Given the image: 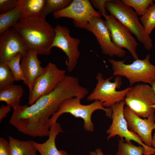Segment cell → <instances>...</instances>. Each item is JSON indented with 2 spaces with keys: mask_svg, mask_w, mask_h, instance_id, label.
Wrapping results in <instances>:
<instances>
[{
  "mask_svg": "<svg viewBox=\"0 0 155 155\" xmlns=\"http://www.w3.org/2000/svg\"><path fill=\"white\" fill-rule=\"evenodd\" d=\"M88 93L87 89L80 84L78 78L66 75L53 91L32 105H20L13 110L11 121L18 130L24 134L33 137L48 136L49 119L61 103L71 97L82 99Z\"/></svg>",
  "mask_w": 155,
  "mask_h": 155,
  "instance_id": "1",
  "label": "cell"
},
{
  "mask_svg": "<svg viewBox=\"0 0 155 155\" xmlns=\"http://www.w3.org/2000/svg\"><path fill=\"white\" fill-rule=\"evenodd\" d=\"M12 27L20 35L28 49L38 55L51 54L55 30L45 19L38 17L23 19Z\"/></svg>",
  "mask_w": 155,
  "mask_h": 155,
  "instance_id": "2",
  "label": "cell"
},
{
  "mask_svg": "<svg viewBox=\"0 0 155 155\" xmlns=\"http://www.w3.org/2000/svg\"><path fill=\"white\" fill-rule=\"evenodd\" d=\"M106 9L131 34L136 36L146 50H149L152 48V39L140 23L136 12L131 7L125 4L121 0H108Z\"/></svg>",
  "mask_w": 155,
  "mask_h": 155,
  "instance_id": "3",
  "label": "cell"
},
{
  "mask_svg": "<svg viewBox=\"0 0 155 155\" xmlns=\"http://www.w3.org/2000/svg\"><path fill=\"white\" fill-rule=\"evenodd\" d=\"M82 100L78 97H71L64 100L61 104L58 111L50 118V127L55 124L59 117L65 113H69L76 118H80L84 121V129L88 132H93L94 125L92 121V116L96 111L101 110L105 113L108 117L111 119L112 111L111 107L106 108L99 101L95 100L88 105H83Z\"/></svg>",
  "mask_w": 155,
  "mask_h": 155,
  "instance_id": "4",
  "label": "cell"
},
{
  "mask_svg": "<svg viewBox=\"0 0 155 155\" xmlns=\"http://www.w3.org/2000/svg\"><path fill=\"white\" fill-rule=\"evenodd\" d=\"M150 55H147L145 59L135 60L129 64L125 61H116L109 59L113 74L115 75L123 76L129 81L131 86L137 82H142L151 84L155 75V65L150 61Z\"/></svg>",
  "mask_w": 155,
  "mask_h": 155,
  "instance_id": "5",
  "label": "cell"
},
{
  "mask_svg": "<svg viewBox=\"0 0 155 155\" xmlns=\"http://www.w3.org/2000/svg\"><path fill=\"white\" fill-rule=\"evenodd\" d=\"M97 83L92 91L88 95V101L98 100L106 108L111 107L113 105L124 100L126 95L131 87L121 91H117L122 84V78L117 76L113 82L110 80L111 77L104 79L102 73H98L96 77Z\"/></svg>",
  "mask_w": 155,
  "mask_h": 155,
  "instance_id": "6",
  "label": "cell"
},
{
  "mask_svg": "<svg viewBox=\"0 0 155 155\" xmlns=\"http://www.w3.org/2000/svg\"><path fill=\"white\" fill-rule=\"evenodd\" d=\"M124 100L127 106L140 117L147 118L154 114V92L148 85L141 84L131 87Z\"/></svg>",
  "mask_w": 155,
  "mask_h": 155,
  "instance_id": "7",
  "label": "cell"
},
{
  "mask_svg": "<svg viewBox=\"0 0 155 155\" xmlns=\"http://www.w3.org/2000/svg\"><path fill=\"white\" fill-rule=\"evenodd\" d=\"M125 104L124 100L111 106L112 111V123L106 131V133L108 134L107 140H108L118 135L121 139L124 138L126 142H130L131 141H133L142 146L144 148V155H155V149L154 148L145 145L137 134L129 129L123 115Z\"/></svg>",
  "mask_w": 155,
  "mask_h": 155,
  "instance_id": "8",
  "label": "cell"
},
{
  "mask_svg": "<svg viewBox=\"0 0 155 155\" xmlns=\"http://www.w3.org/2000/svg\"><path fill=\"white\" fill-rule=\"evenodd\" d=\"M45 68L44 72L35 80L29 92L28 103L30 106L53 91L66 76L65 70L59 69L52 63H49Z\"/></svg>",
  "mask_w": 155,
  "mask_h": 155,
  "instance_id": "9",
  "label": "cell"
},
{
  "mask_svg": "<svg viewBox=\"0 0 155 155\" xmlns=\"http://www.w3.org/2000/svg\"><path fill=\"white\" fill-rule=\"evenodd\" d=\"M55 28V36L51 48L57 47L65 53L67 57L65 62L67 70L71 73L77 66L80 56L78 47L80 40L71 37L70 30L66 26L58 24Z\"/></svg>",
  "mask_w": 155,
  "mask_h": 155,
  "instance_id": "10",
  "label": "cell"
},
{
  "mask_svg": "<svg viewBox=\"0 0 155 155\" xmlns=\"http://www.w3.org/2000/svg\"><path fill=\"white\" fill-rule=\"evenodd\" d=\"M53 15L55 19L62 17L72 19L75 27L84 29L92 18L101 17V15L95 10L88 0H72L66 7Z\"/></svg>",
  "mask_w": 155,
  "mask_h": 155,
  "instance_id": "11",
  "label": "cell"
},
{
  "mask_svg": "<svg viewBox=\"0 0 155 155\" xmlns=\"http://www.w3.org/2000/svg\"><path fill=\"white\" fill-rule=\"evenodd\" d=\"M85 29L95 37L102 52L104 54L112 57H123L126 51L116 46L113 43L110 31L105 21L101 17L92 18L87 24Z\"/></svg>",
  "mask_w": 155,
  "mask_h": 155,
  "instance_id": "12",
  "label": "cell"
},
{
  "mask_svg": "<svg viewBox=\"0 0 155 155\" xmlns=\"http://www.w3.org/2000/svg\"><path fill=\"white\" fill-rule=\"evenodd\" d=\"M105 22L111 34L114 44L121 49L127 50L135 59H138L136 52L138 44L128 30L111 15L104 14Z\"/></svg>",
  "mask_w": 155,
  "mask_h": 155,
  "instance_id": "13",
  "label": "cell"
},
{
  "mask_svg": "<svg viewBox=\"0 0 155 155\" xmlns=\"http://www.w3.org/2000/svg\"><path fill=\"white\" fill-rule=\"evenodd\" d=\"M0 34V63H6L19 53L23 57L28 50L20 35L13 28Z\"/></svg>",
  "mask_w": 155,
  "mask_h": 155,
  "instance_id": "14",
  "label": "cell"
},
{
  "mask_svg": "<svg viewBox=\"0 0 155 155\" xmlns=\"http://www.w3.org/2000/svg\"><path fill=\"white\" fill-rule=\"evenodd\" d=\"M123 115L129 129L137 134L145 145L152 147V133L155 129L154 114L142 119L126 106L124 109Z\"/></svg>",
  "mask_w": 155,
  "mask_h": 155,
  "instance_id": "15",
  "label": "cell"
},
{
  "mask_svg": "<svg viewBox=\"0 0 155 155\" xmlns=\"http://www.w3.org/2000/svg\"><path fill=\"white\" fill-rule=\"evenodd\" d=\"M38 55L35 51L29 49L21 60L20 66L25 78L23 82L28 86L29 92L35 80L45 71V68L41 65Z\"/></svg>",
  "mask_w": 155,
  "mask_h": 155,
  "instance_id": "16",
  "label": "cell"
},
{
  "mask_svg": "<svg viewBox=\"0 0 155 155\" xmlns=\"http://www.w3.org/2000/svg\"><path fill=\"white\" fill-rule=\"evenodd\" d=\"M60 124L57 122L50 127L48 139L42 143L34 142L38 151L41 155H68L64 150H59L55 144L57 136L60 133L63 132Z\"/></svg>",
  "mask_w": 155,
  "mask_h": 155,
  "instance_id": "17",
  "label": "cell"
},
{
  "mask_svg": "<svg viewBox=\"0 0 155 155\" xmlns=\"http://www.w3.org/2000/svg\"><path fill=\"white\" fill-rule=\"evenodd\" d=\"M23 93L21 86L13 84L0 90V101L6 102L15 110L20 105Z\"/></svg>",
  "mask_w": 155,
  "mask_h": 155,
  "instance_id": "18",
  "label": "cell"
},
{
  "mask_svg": "<svg viewBox=\"0 0 155 155\" xmlns=\"http://www.w3.org/2000/svg\"><path fill=\"white\" fill-rule=\"evenodd\" d=\"M10 155H37V149L32 140H21L9 137Z\"/></svg>",
  "mask_w": 155,
  "mask_h": 155,
  "instance_id": "19",
  "label": "cell"
},
{
  "mask_svg": "<svg viewBox=\"0 0 155 155\" xmlns=\"http://www.w3.org/2000/svg\"><path fill=\"white\" fill-rule=\"evenodd\" d=\"M23 19L22 7L19 0L18 5L12 10L0 15V34L16 24Z\"/></svg>",
  "mask_w": 155,
  "mask_h": 155,
  "instance_id": "20",
  "label": "cell"
},
{
  "mask_svg": "<svg viewBox=\"0 0 155 155\" xmlns=\"http://www.w3.org/2000/svg\"><path fill=\"white\" fill-rule=\"evenodd\" d=\"M46 0H20L23 19L42 18Z\"/></svg>",
  "mask_w": 155,
  "mask_h": 155,
  "instance_id": "21",
  "label": "cell"
},
{
  "mask_svg": "<svg viewBox=\"0 0 155 155\" xmlns=\"http://www.w3.org/2000/svg\"><path fill=\"white\" fill-rule=\"evenodd\" d=\"M144 151V148L142 145L136 146L120 138L116 155H143Z\"/></svg>",
  "mask_w": 155,
  "mask_h": 155,
  "instance_id": "22",
  "label": "cell"
},
{
  "mask_svg": "<svg viewBox=\"0 0 155 155\" xmlns=\"http://www.w3.org/2000/svg\"><path fill=\"white\" fill-rule=\"evenodd\" d=\"M71 0H46L42 12V18L45 19L51 13L62 10L72 2Z\"/></svg>",
  "mask_w": 155,
  "mask_h": 155,
  "instance_id": "23",
  "label": "cell"
},
{
  "mask_svg": "<svg viewBox=\"0 0 155 155\" xmlns=\"http://www.w3.org/2000/svg\"><path fill=\"white\" fill-rule=\"evenodd\" d=\"M140 20L146 32L150 35L155 28V2L148 8Z\"/></svg>",
  "mask_w": 155,
  "mask_h": 155,
  "instance_id": "24",
  "label": "cell"
},
{
  "mask_svg": "<svg viewBox=\"0 0 155 155\" xmlns=\"http://www.w3.org/2000/svg\"><path fill=\"white\" fill-rule=\"evenodd\" d=\"M22 57L20 53L16 55L11 59L6 62L7 66L13 74L16 81L25 80L20 62Z\"/></svg>",
  "mask_w": 155,
  "mask_h": 155,
  "instance_id": "25",
  "label": "cell"
},
{
  "mask_svg": "<svg viewBox=\"0 0 155 155\" xmlns=\"http://www.w3.org/2000/svg\"><path fill=\"white\" fill-rule=\"evenodd\" d=\"M15 81V77L6 63H0V90L13 84Z\"/></svg>",
  "mask_w": 155,
  "mask_h": 155,
  "instance_id": "26",
  "label": "cell"
},
{
  "mask_svg": "<svg viewBox=\"0 0 155 155\" xmlns=\"http://www.w3.org/2000/svg\"><path fill=\"white\" fill-rule=\"evenodd\" d=\"M125 5L133 7L137 15L143 16L148 8L153 3L152 0H122Z\"/></svg>",
  "mask_w": 155,
  "mask_h": 155,
  "instance_id": "27",
  "label": "cell"
},
{
  "mask_svg": "<svg viewBox=\"0 0 155 155\" xmlns=\"http://www.w3.org/2000/svg\"><path fill=\"white\" fill-rule=\"evenodd\" d=\"M19 0H0V13L9 12L18 5Z\"/></svg>",
  "mask_w": 155,
  "mask_h": 155,
  "instance_id": "28",
  "label": "cell"
},
{
  "mask_svg": "<svg viewBox=\"0 0 155 155\" xmlns=\"http://www.w3.org/2000/svg\"><path fill=\"white\" fill-rule=\"evenodd\" d=\"M108 0H91L93 7L98 9L101 15L107 14L106 9V3Z\"/></svg>",
  "mask_w": 155,
  "mask_h": 155,
  "instance_id": "29",
  "label": "cell"
},
{
  "mask_svg": "<svg viewBox=\"0 0 155 155\" xmlns=\"http://www.w3.org/2000/svg\"><path fill=\"white\" fill-rule=\"evenodd\" d=\"M0 155H10L9 142L2 137L0 138Z\"/></svg>",
  "mask_w": 155,
  "mask_h": 155,
  "instance_id": "30",
  "label": "cell"
},
{
  "mask_svg": "<svg viewBox=\"0 0 155 155\" xmlns=\"http://www.w3.org/2000/svg\"><path fill=\"white\" fill-rule=\"evenodd\" d=\"M11 107L7 105L2 104L0 108V123L3 118L6 117L7 114L11 111Z\"/></svg>",
  "mask_w": 155,
  "mask_h": 155,
  "instance_id": "31",
  "label": "cell"
},
{
  "mask_svg": "<svg viewBox=\"0 0 155 155\" xmlns=\"http://www.w3.org/2000/svg\"><path fill=\"white\" fill-rule=\"evenodd\" d=\"M101 148H97L94 151L90 152V155H104Z\"/></svg>",
  "mask_w": 155,
  "mask_h": 155,
  "instance_id": "32",
  "label": "cell"
},
{
  "mask_svg": "<svg viewBox=\"0 0 155 155\" xmlns=\"http://www.w3.org/2000/svg\"><path fill=\"white\" fill-rule=\"evenodd\" d=\"M152 147L155 149V133H154L153 135H152Z\"/></svg>",
  "mask_w": 155,
  "mask_h": 155,
  "instance_id": "33",
  "label": "cell"
},
{
  "mask_svg": "<svg viewBox=\"0 0 155 155\" xmlns=\"http://www.w3.org/2000/svg\"><path fill=\"white\" fill-rule=\"evenodd\" d=\"M154 90V100L155 102V80H153L150 84Z\"/></svg>",
  "mask_w": 155,
  "mask_h": 155,
  "instance_id": "34",
  "label": "cell"
},
{
  "mask_svg": "<svg viewBox=\"0 0 155 155\" xmlns=\"http://www.w3.org/2000/svg\"><path fill=\"white\" fill-rule=\"evenodd\" d=\"M152 79L153 80H155V75L153 76Z\"/></svg>",
  "mask_w": 155,
  "mask_h": 155,
  "instance_id": "35",
  "label": "cell"
},
{
  "mask_svg": "<svg viewBox=\"0 0 155 155\" xmlns=\"http://www.w3.org/2000/svg\"><path fill=\"white\" fill-rule=\"evenodd\" d=\"M154 2H155V0H154Z\"/></svg>",
  "mask_w": 155,
  "mask_h": 155,
  "instance_id": "36",
  "label": "cell"
},
{
  "mask_svg": "<svg viewBox=\"0 0 155 155\" xmlns=\"http://www.w3.org/2000/svg\"></svg>",
  "mask_w": 155,
  "mask_h": 155,
  "instance_id": "37",
  "label": "cell"
}]
</instances>
